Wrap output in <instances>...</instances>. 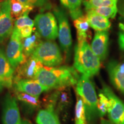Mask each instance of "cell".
<instances>
[{"instance_id": "d4e9b609", "label": "cell", "mask_w": 124, "mask_h": 124, "mask_svg": "<svg viewBox=\"0 0 124 124\" xmlns=\"http://www.w3.org/2000/svg\"><path fill=\"white\" fill-rule=\"evenodd\" d=\"M108 106H109V100L108 98L103 93L100 91L97 102L98 112V116L100 117H103L106 114V113H108Z\"/></svg>"}, {"instance_id": "4316f807", "label": "cell", "mask_w": 124, "mask_h": 124, "mask_svg": "<svg viewBox=\"0 0 124 124\" xmlns=\"http://www.w3.org/2000/svg\"><path fill=\"white\" fill-rule=\"evenodd\" d=\"M90 10H93V11L97 13L108 18H114L116 17V14L118 12L117 7H100L90 9Z\"/></svg>"}, {"instance_id": "1f68e13d", "label": "cell", "mask_w": 124, "mask_h": 124, "mask_svg": "<svg viewBox=\"0 0 124 124\" xmlns=\"http://www.w3.org/2000/svg\"><path fill=\"white\" fill-rule=\"evenodd\" d=\"M100 124H112L110 121H108V120H104V119H102V120H101V121Z\"/></svg>"}, {"instance_id": "277c9868", "label": "cell", "mask_w": 124, "mask_h": 124, "mask_svg": "<svg viewBox=\"0 0 124 124\" xmlns=\"http://www.w3.org/2000/svg\"><path fill=\"white\" fill-rule=\"evenodd\" d=\"M31 56L46 67H57L63 60L58 46L51 40L41 41Z\"/></svg>"}, {"instance_id": "ac0fdd59", "label": "cell", "mask_w": 124, "mask_h": 124, "mask_svg": "<svg viewBox=\"0 0 124 124\" xmlns=\"http://www.w3.org/2000/svg\"><path fill=\"white\" fill-rule=\"evenodd\" d=\"M74 20V25L77 32L78 42L87 41V39L89 36L88 31L90 26L86 16L83 15Z\"/></svg>"}, {"instance_id": "7402d4cb", "label": "cell", "mask_w": 124, "mask_h": 124, "mask_svg": "<svg viewBox=\"0 0 124 124\" xmlns=\"http://www.w3.org/2000/svg\"><path fill=\"white\" fill-rule=\"evenodd\" d=\"M10 8L12 18H17L26 13H29L33 8L27 6L19 0H10Z\"/></svg>"}, {"instance_id": "30bf717a", "label": "cell", "mask_w": 124, "mask_h": 124, "mask_svg": "<svg viewBox=\"0 0 124 124\" xmlns=\"http://www.w3.org/2000/svg\"><path fill=\"white\" fill-rule=\"evenodd\" d=\"M13 30L10 0H4L0 9V43L7 39L12 35Z\"/></svg>"}, {"instance_id": "484cf974", "label": "cell", "mask_w": 124, "mask_h": 124, "mask_svg": "<svg viewBox=\"0 0 124 124\" xmlns=\"http://www.w3.org/2000/svg\"><path fill=\"white\" fill-rule=\"evenodd\" d=\"M28 14V13H26L17 18L15 23L14 29L19 31L23 27H27V26L33 27V26L35 25V23L34 21L29 18Z\"/></svg>"}, {"instance_id": "cb8c5ba5", "label": "cell", "mask_w": 124, "mask_h": 124, "mask_svg": "<svg viewBox=\"0 0 124 124\" xmlns=\"http://www.w3.org/2000/svg\"><path fill=\"white\" fill-rule=\"evenodd\" d=\"M75 124H87L84 104L80 97L77 96L75 110Z\"/></svg>"}, {"instance_id": "6da1fadb", "label": "cell", "mask_w": 124, "mask_h": 124, "mask_svg": "<svg viewBox=\"0 0 124 124\" xmlns=\"http://www.w3.org/2000/svg\"><path fill=\"white\" fill-rule=\"evenodd\" d=\"M79 78L80 76L74 67L66 66H43L35 79L48 91L76 85Z\"/></svg>"}, {"instance_id": "f546056e", "label": "cell", "mask_w": 124, "mask_h": 124, "mask_svg": "<svg viewBox=\"0 0 124 124\" xmlns=\"http://www.w3.org/2000/svg\"><path fill=\"white\" fill-rule=\"evenodd\" d=\"M117 7L118 13L124 18V0H118Z\"/></svg>"}, {"instance_id": "f1b7e54d", "label": "cell", "mask_w": 124, "mask_h": 124, "mask_svg": "<svg viewBox=\"0 0 124 124\" xmlns=\"http://www.w3.org/2000/svg\"><path fill=\"white\" fill-rule=\"evenodd\" d=\"M18 31L19 32L20 36L21 37V39L23 40L25 38L30 36L31 35V34L33 32V27L27 26V27H23V28L20 29Z\"/></svg>"}, {"instance_id": "836d02e7", "label": "cell", "mask_w": 124, "mask_h": 124, "mask_svg": "<svg viewBox=\"0 0 124 124\" xmlns=\"http://www.w3.org/2000/svg\"><path fill=\"white\" fill-rule=\"evenodd\" d=\"M119 27H120V29L123 31V33H124V22L120 23V24H119Z\"/></svg>"}, {"instance_id": "ba28073f", "label": "cell", "mask_w": 124, "mask_h": 124, "mask_svg": "<svg viewBox=\"0 0 124 124\" xmlns=\"http://www.w3.org/2000/svg\"><path fill=\"white\" fill-rule=\"evenodd\" d=\"M22 39L17 30L13 28L6 50V56L14 69L24 63L27 59L23 50Z\"/></svg>"}, {"instance_id": "603a6c76", "label": "cell", "mask_w": 124, "mask_h": 124, "mask_svg": "<svg viewBox=\"0 0 124 124\" xmlns=\"http://www.w3.org/2000/svg\"><path fill=\"white\" fill-rule=\"evenodd\" d=\"M118 0H87L83 1L86 10L100 7H117Z\"/></svg>"}, {"instance_id": "7c38bea8", "label": "cell", "mask_w": 124, "mask_h": 124, "mask_svg": "<svg viewBox=\"0 0 124 124\" xmlns=\"http://www.w3.org/2000/svg\"><path fill=\"white\" fill-rule=\"evenodd\" d=\"M107 71L113 86L124 95V63L110 61L107 65Z\"/></svg>"}, {"instance_id": "44dd1931", "label": "cell", "mask_w": 124, "mask_h": 124, "mask_svg": "<svg viewBox=\"0 0 124 124\" xmlns=\"http://www.w3.org/2000/svg\"><path fill=\"white\" fill-rule=\"evenodd\" d=\"M62 5L68 9L73 20L83 16L81 5L83 0H60Z\"/></svg>"}, {"instance_id": "e0dca14e", "label": "cell", "mask_w": 124, "mask_h": 124, "mask_svg": "<svg viewBox=\"0 0 124 124\" xmlns=\"http://www.w3.org/2000/svg\"><path fill=\"white\" fill-rule=\"evenodd\" d=\"M16 92L17 98L23 103L28 111L32 112L40 107V101L39 97L29 95L27 93Z\"/></svg>"}, {"instance_id": "7a4b0ae2", "label": "cell", "mask_w": 124, "mask_h": 124, "mask_svg": "<svg viewBox=\"0 0 124 124\" xmlns=\"http://www.w3.org/2000/svg\"><path fill=\"white\" fill-rule=\"evenodd\" d=\"M100 66V59L87 41L78 42L75 48L74 63L76 70L91 78L98 73Z\"/></svg>"}, {"instance_id": "4fadbf2b", "label": "cell", "mask_w": 124, "mask_h": 124, "mask_svg": "<svg viewBox=\"0 0 124 124\" xmlns=\"http://www.w3.org/2000/svg\"><path fill=\"white\" fill-rule=\"evenodd\" d=\"M13 86L16 91L28 94L29 95L39 97L46 89L37 80L21 79L13 82Z\"/></svg>"}, {"instance_id": "8fae6325", "label": "cell", "mask_w": 124, "mask_h": 124, "mask_svg": "<svg viewBox=\"0 0 124 124\" xmlns=\"http://www.w3.org/2000/svg\"><path fill=\"white\" fill-rule=\"evenodd\" d=\"M43 66L39 61L31 56L24 63L17 67L13 82L21 79H35L39 71Z\"/></svg>"}, {"instance_id": "5bb4252c", "label": "cell", "mask_w": 124, "mask_h": 124, "mask_svg": "<svg viewBox=\"0 0 124 124\" xmlns=\"http://www.w3.org/2000/svg\"><path fill=\"white\" fill-rule=\"evenodd\" d=\"M15 69L8 60L6 54L0 48V84L1 86L11 88L13 86Z\"/></svg>"}, {"instance_id": "5b68a950", "label": "cell", "mask_w": 124, "mask_h": 124, "mask_svg": "<svg viewBox=\"0 0 124 124\" xmlns=\"http://www.w3.org/2000/svg\"><path fill=\"white\" fill-rule=\"evenodd\" d=\"M35 28L41 38L48 40H55L58 36V27L56 19L52 13L47 12L36 16Z\"/></svg>"}, {"instance_id": "3957f363", "label": "cell", "mask_w": 124, "mask_h": 124, "mask_svg": "<svg viewBox=\"0 0 124 124\" xmlns=\"http://www.w3.org/2000/svg\"><path fill=\"white\" fill-rule=\"evenodd\" d=\"M76 92L84 104L86 118L93 122L98 116V98L90 78L82 74L76 85Z\"/></svg>"}, {"instance_id": "2e32d148", "label": "cell", "mask_w": 124, "mask_h": 124, "mask_svg": "<svg viewBox=\"0 0 124 124\" xmlns=\"http://www.w3.org/2000/svg\"><path fill=\"white\" fill-rule=\"evenodd\" d=\"M89 26L97 31H107L111 24L108 18L99 15L93 10H87L86 15Z\"/></svg>"}, {"instance_id": "9c48e42d", "label": "cell", "mask_w": 124, "mask_h": 124, "mask_svg": "<svg viewBox=\"0 0 124 124\" xmlns=\"http://www.w3.org/2000/svg\"><path fill=\"white\" fill-rule=\"evenodd\" d=\"M2 121L3 124H21L22 121L16 98L9 93L3 101Z\"/></svg>"}, {"instance_id": "e575fe53", "label": "cell", "mask_w": 124, "mask_h": 124, "mask_svg": "<svg viewBox=\"0 0 124 124\" xmlns=\"http://www.w3.org/2000/svg\"><path fill=\"white\" fill-rule=\"evenodd\" d=\"M1 87H2V86H1V84H0V88H1Z\"/></svg>"}, {"instance_id": "d6986e66", "label": "cell", "mask_w": 124, "mask_h": 124, "mask_svg": "<svg viewBox=\"0 0 124 124\" xmlns=\"http://www.w3.org/2000/svg\"><path fill=\"white\" fill-rule=\"evenodd\" d=\"M34 33L32 36L24 39L22 41L23 50L24 54L27 58L31 56L38 44L41 42L40 36L37 31H34Z\"/></svg>"}, {"instance_id": "d590c367", "label": "cell", "mask_w": 124, "mask_h": 124, "mask_svg": "<svg viewBox=\"0 0 124 124\" xmlns=\"http://www.w3.org/2000/svg\"><path fill=\"white\" fill-rule=\"evenodd\" d=\"M0 9H1V7H0Z\"/></svg>"}, {"instance_id": "8992f818", "label": "cell", "mask_w": 124, "mask_h": 124, "mask_svg": "<svg viewBox=\"0 0 124 124\" xmlns=\"http://www.w3.org/2000/svg\"><path fill=\"white\" fill-rule=\"evenodd\" d=\"M54 13L59 24L58 36L60 46L68 58L70 55L72 38L67 16L64 10L60 8L54 9Z\"/></svg>"}, {"instance_id": "9a60e30c", "label": "cell", "mask_w": 124, "mask_h": 124, "mask_svg": "<svg viewBox=\"0 0 124 124\" xmlns=\"http://www.w3.org/2000/svg\"><path fill=\"white\" fill-rule=\"evenodd\" d=\"M108 32L107 31H97L91 43V48L100 60L106 59L108 52Z\"/></svg>"}, {"instance_id": "d6a6232c", "label": "cell", "mask_w": 124, "mask_h": 124, "mask_svg": "<svg viewBox=\"0 0 124 124\" xmlns=\"http://www.w3.org/2000/svg\"><path fill=\"white\" fill-rule=\"evenodd\" d=\"M21 124H32L31 122L27 120H23L22 121H21Z\"/></svg>"}, {"instance_id": "52a82bcc", "label": "cell", "mask_w": 124, "mask_h": 124, "mask_svg": "<svg viewBox=\"0 0 124 124\" xmlns=\"http://www.w3.org/2000/svg\"><path fill=\"white\" fill-rule=\"evenodd\" d=\"M109 100L108 117L113 124H124V103L108 85L102 83L101 90Z\"/></svg>"}, {"instance_id": "4dcf8cb0", "label": "cell", "mask_w": 124, "mask_h": 124, "mask_svg": "<svg viewBox=\"0 0 124 124\" xmlns=\"http://www.w3.org/2000/svg\"><path fill=\"white\" fill-rule=\"evenodd\" d=\"M118 43L121 49L124 51V33L123 32L119 34Z\"/></svg>"}, {"instance_id": "83f0119b", "label": "cell", "mask_w": 124, "mask_h": 124, "mask_svg": "<svg viewBox=\"0 0 124 124\" xmlns=\"http://www.w3.org/2000/svg\"><path fill=\"white\" fill-rule=\"evenodd\" d=\"M19 1L25 5L32 8L38 7L45 9H49L51 7L49 0H19Z\"/></svg>"}, {"instance_id": "ffe728a7", "label": "cell", "mask_w": 124, "mask_h": 124, "mask_svg": "<svg viewBox=\"0 0 124 124\" xmlns=\"http://www.w3.org/2000/svg\"><path fill=\"white\" fill-rule=\"evenodd\" d=\"M38 124H60L58 116L53 110L49 108L41 109L36 117Z\"/></svg>"}]
</instances>
